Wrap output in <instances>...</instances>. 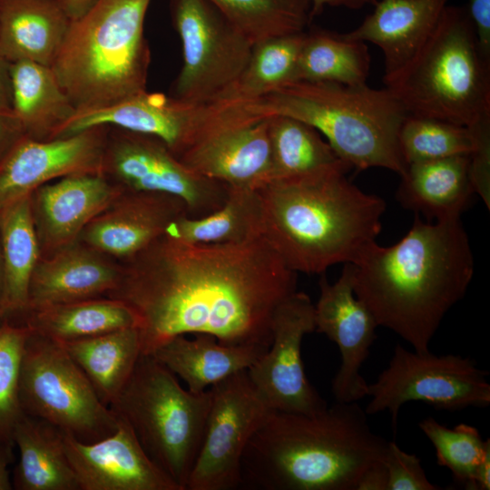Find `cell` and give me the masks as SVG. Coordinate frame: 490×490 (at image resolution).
I'll return each instance as SVG.
<instances>
[{
	"mask_svg": "<svg viewBox=\"0 0 490 490\" xmlns=\"http://www.w3.org/2000/svg\"><path fill=\"white\" fill-rule=\"evenodd\" d=\"M63 441L79 490H180L121 418L113 433L95 442L83 443L64 432Z\"/></svg>",
	"mask_w": 490,
	"mask_h": 490,
	"instance_id": "ac0fdd59",
	"label": "cell"
},
{
	"mask_svg": "<svg viewBox=\"0 0 490 490\" xmlns=\"http://www.w3.org/2000/svg\"><path fill=\"white\" fill-rule=\"evenodd\" d=\"M125 262L107 297L135 314L143 354L175 336L198 333L268 349L275 311L297 291L298 273L262 236L189 243L163 234Z\"/></svg>",
	"mask_w": 490,
	"mask_h": 490,
	"instance_id": "6da1fadb",
	"label": "cell"
},
{
	"mask_svg": "<svg viewBox=\"0 0 490 490\" xmlns=\"http://www.w3.org/2000/svg\"><path fill=\"white\" fill-rule=\"evenodd\" d=\"M108 130L95 126L43 141L24 136L0 161V212L52 180L103 173Z\"/></svg>",
	"mask_w": 490,
	"mask_h": 490,
	"instance_id": "2e32d148",
	"label": "cell"
},
{
	"mask_svg": "<svg viewBox=\"0 0 490 490\" xmlns=\"http://www.w3.org/2000/svg\"><path fill=\"white\" fill-rule=\"evenodd\" d=\"M435 447L437 464L448 468L454 481L475 490V475L485 455L490 451V439H482L478 430L466 424L449 428L428 416L418 424Z\"/></svg>",
	"mask_w": 490,
	"mask_h": 490,
	"instance_id": "74e56055",
	"label": "cell"
},
{
	"mask_svg": "<svg viewBox=\"0 0 490 490\" xmlns=\"http://www.w3.org/2000/svg\"><path fill=\"white\" fill-rule=\"evenodd\" d=\"M19 395L25 415L83 443L100 440L119 426L63 343L32 330L21 359Z\"/></svg>",
	"mask_w": 490,
	"mask_h": 490,
	"instance_id": "9c48e42d",
	"label": "cell"
},
{
	"mask_svg": "<svg viewBox=\"0 0 490 490\" xmlns=\"http://www.w3.org/2000/svg\"><path fill=\"white\" fill-rule=\"evenodd\" d=\"M450 0H377L374 11L354 30L343 34L377 45L388 78L418 52L435 29Z\"/></svg>",
	"mask_w": 490,
	"mask_h": 490,
	"instance_id": "603a6c76",
	"label": "cell"
},
{
	"mask_svg": "<svg viewBox=\"0 0 490 490\" xmlns=\"http://www.w3.org/2000/svg\"><path fill=\"white\" fill-rule=\"evenodd\" d=\"M12 112L25 136L50 140L76 109L50 66L19 61L10 64Z\"/></svg>",
	"mask_w": 490,
	"mask_h": 490,
	"instance_id": "4316f807",
	"label": "cell"
},
{
	"mask_svg": "<svg viewBox=\"0 0 490 490\" xmlns=\"http://www.w3.org/2000/svg\"><path fill=\"white\" fill-rule=\"evenodd\" d=\"M260 216L257 190L229 187L219 209L201 217L181 216L164 234L189 243L240 242L261 236Z\"/></svg>",
	"mask_w": 490,
	"mask_h": 490,
	"instance_id": "d6a6232c",
	"label": "cell"
},
{
	"mask_svg": "<svg viewBox=\"0 0 490 490\" xmlns=\"http://www.w3.org/2000/svg\"><path fill=\"white\" fill-rule=\"evenodd\" d=\"M388 475L382 460L371 464L358 478L355 490H387Z\"/></svg>",
	"mask_w": 490,
	"mask_h": 490,
	"instance_id": "ee69618b",
	"label": "cell"
},
{
	"mask_svg": "<svg viewBox=\"0 0 490 490\" xmlns=\"http://www.w3.org/2000/svg\"><path fill=\"white\" fill-rule=\"evenodd\" d=\"M266 351L257 347L225 345L212 335L198 333L192 339L175 336L151 354L182 379L190 391L199 393L249 369Z\"/></svg>",
	"mask_w": 490,
	"mask_h": 490,
	"instance_id": "484cf974",
	"label": "cell"
},
{
	"mask_svg": "<svg viewBox=\"0 0 490 490\" xmlns=\"http://www.w3.org/2000/svg\"><path fill=\"white\" fill-rule=\"evenodd\" d=\"M310 6V17L319 15L325 6H343L358 10L366 5H375L377 0H307Z\"/></svg>",
	"mask_w": 490,
	"mask_h": 490,
	"instance_id": "bcb514c9",
	"label": "cell"
},
{
	"mask_svg": "<svg viewBox=\"0 0 490 490\" xmlns=\"http://www.w3.org/2000/svg\"><path fill=\"white\" fill-rule=\"evenodd\" d=\"M70 24L59 0H0V54L51 67Z\"/></svg>",
	"mask_w": 490,
	"mask_h": 490,
	"instance_id": "cb8c5ba5",
	"label": "cell"
},
{
	"mask_svg": "<svg viewBox=\"0 0 490 490\" xmlns=\"http://www.w3.org/2000/svg\"><path fill=\"white\" fill-rule=\"evenodd\" d=\"M186 167L231 188L258 190L273 179L267 118L225 128L178 158Z\"/></svg>",
	"mask_w": 490,
	"mask_h": 490,
	"instance_id": "44dd1931",
	"label": "cell"
},
{
	"mask_svg": "<svg viewBox=\"0 0 490 490\" xmlns=\"http://www.w3.org/2000/svg\"><path fill=\"white\" fill-rule=\"evenodd\" d=\"M122 268L98 251L74 242L37 262L24 310L108 295L119 283Z\"/></svg>",
	"mask_w": 490,
	"mask_h": 490,
	"instance_id": "7402d4cb",
	"label": "cell"
},
{
	"mask_svg": "<svg viewBox=\"0 0 490 490\" xmlns=\"http://www.w3.org/2000/svg\"><path fill=\"white\" fill-rule=\"evenodd\" d=\"M3 292V258H2V245H1V237H0V302L2 299Z\"/></svg>",
	"mask_w": 490,
	"mask_h": 490,
	"instance_id": "f907efd6",
	"label": "cell"
},
{
	"mask_svg": "<svg viewBox=\"0 0 490 490\" xmlns=\"http://www.w3.org/2000/svg\"><path fill=\"white\" fill-rule=\"evenodd\" d=\"M10 64L0 54V113H13Z\"/></svg>",
	"mask_w": 490,
	"mask_h": 490,
	"instance_id": "f6af8a7d",
	"label": "cell"
},
{
	"mask_svg": "<svg viewBox=\"0 0 490 490\" xmlns=\"http://www.w3.org/2000/svg\"><path fill=\"white\" fill-rule=\"evenodd\" d=\"M241 103L260 118L285 115L308 123L351 168L378 167L400 176L407 170L398 133L407 113L386 87L296 81Z\"/></svg>",
	"mask_w": 490,
	"mask_h": 490,
	"instance_id": "5b68a950",
	"label": "cell"
},
{
	"mask_svg": "<svg viewBox=\"0 0 490 490\" xmlns=\"http://www.w3.org/2000/svg\"><path fill=\"white\" fill-rule=\"evenodd\" d=\"M152 0H97L71 21L51 66L76 112L146 90L151 50L144 20Z\"/></svg>",
	"mask_w": 490,
	"mask_h": 490,
	"instance_id": "8992f818",
	"label": "cell"
},
{
	"mask_svg": "<svg viewBox=\"0 0 490 490\" xmlns=\"http://www.w3.org/2000/svg\"><path fill=\"white\" fill-rule=\"evenodd\" d=\"M400 177L397 201L427 220L461 218L475 194L469 155L410 163Z\"/></svg>",
	"mask_w": 490,
	"mask_h": 490,
	"instance_id": "d4e9b609",
	"label": "cell"
},
{
	"mask_svg": "<svg viewBox=\"0 0 490 490\" xmlns=\"http://www.w3.org/2000/svg\"><path fill=\"white\" fill-rule=\"evenodd\" d=\"M24 132L13 113H0V161L24 137Z\"/></svg>",
	"mask_w": 490,
	"mask_h": 490,
	"instance_id": "7bdbcfd3",
	"label": "cell"
},
{
	"mask_svg": "<svg viewBox=\"0 0 490 490\" xmlns=\"http://www.w3.org/2000/svg\"><path fill=\"white\" fill-rule=\"evenodd\" d=\"M370 64L367 43L348 39L343 34L314 28L305 31L296 81L364 85Z\"/></svg>",
	"mask_w": 490,
	"mask_h": 490,
	"instance_id": "1f68e13d",
	"label": "cell"
},
{
	"mask_svg": "<svg viewBox=\"0 0 490 490\" xmlns=\"http://www.w3.org/2000/svg\"><path fill=\"white\" fill-rule=\"evenodd\" d=\"M475 146L469 155V177L475 194L490 209V116L468 126Z\"/></svg>",
	"mask_w": 490,
	"mask_h": 490,
	"instance_id": "60d3db41",
	"label": "cell"
},
{
	"mask_svg": "<svg viewBox=\"0 0 490 490\" xmlns=\"http://www.w3.org/2000/svg\"><path fill=\"white\" fill-rule=\"evenodd\" d=\"M14 442L19 450V462L14 471L13 488L79 490L62 430L24 414L15 426Z\"/></svg>",
	"mask_w": 490,
	"mask_h": 490,
	"instance_id": "83f0119b",
	"label": "cell"
},
{
	"mask_svg": "<svg viewBox=\"0 0 490 490\" xmlns=\"http://www.w3.org/2000/svg\"><path fill=\"white\" fill-rule=\"evenodd\" d=\"M31 195L20 199L0 212L3 258L1 318L22 314L26 309L30 280L40 260L41 248Z\"/></svg>",
	"mask_w": 490,
	"mask_h": 490,
	"instance_id": "f1b7e54d",
	"label": "cell"
},
{
	"mask_svg": "<svg viewBox=\"0 0 490 490\" xmlns=\"http://www.w3.org/2000/svg\"><path fill=\"white\" fill-rule=\"evenodd\" d=\"M479 50L490 61V0H469L466 7Z\"/></svg>",
	"mask_w": 490,
	"mask_h": 490,
	"instance_id": "b9f144b4",
	"label": "cell"
},
{
	"mask_svg": "<svg viewBox=\"0 0 490 490\" xmlns=\"http://www.w3.org/2000/svg\"><path fill=\"white\" fill-rule=\"evenodd\" d=\"M62 343L108 407L125 386L142 355L136 327Z\"/></svg>",
	"mask_w": 490,
	"mask_h": 490,
	"instance_id": "f546056e",
	"label": "cell"
},
{
	"mask_svg": "<svg viewBox=\"0 0 490 490\" xmlns=\"http://www.w3.org/2000/svg\"><path fill=\"white\" fill-rule=\"evenodd\" d=\"M273 179L315 172L348 165L312 126L285 115L267 117ZM349 166V165H348Z\"/></svg>",
	"mask_w": 490,
	"mask_h": 490,
	"instance_id": "836d02e7",
	"label": "cell"
},
{
	"mask_svg": "<svg viewBox=\"0 0 490 490\" xmlns=\"http://www.w3.org/2000/svg\"><path fill=\"white\" fill-rule=\"evenodd\" d=\"M189 215L178 197L124 190L93 219L79 237L98 252L126 261L165 233L177 218Z\"/></svg>",
	"mask_w": 490,
	"mask_h": 490,
	"instance_id": "d6986e66",
	"label": "cell"
},
{
	"mask_svg": "<svg viewBox=\"0 0 490 490\" xmlns=\"http://www.w3.org/2000/svg\"><path fill=\"white\" fill-rule=\"evenodd\" d=\"M210 391L204 436L186 490L238 489L244 450L274 409L251 382L248 369L214 384Z\"/></svg>",
	"mask_w": 490,
	"mask_h": 490,
	"instance_id": "4fadbf2b",
	"label": "cell"
},
{
	"mask_svg": "<svg viewBox=\"0 0 490 490\" xmlns=\"http://www.w3.org/2000/svg\"><path fill=\"white\" fill-rule=\"evenodd\" d=\"M304 36L305 31L253 43L246 67L222 100L251 101L295 82Z\"/></svg>",
	"mask_w": 490,
	"mask_h": 490,
	"instance_id": "e575fe53",
	"label": "cell"
},
{
	"mask_svg": "<svg viewBox=\"0 0 490 490\" xmlns=\"http://www.w3.org/2000/svg\"><path fill=\"white\" fill-rule=\"evenodd\" d=\"M252 43L306 31L307 0H208Z\"/></svg>",
	"mask_w": 490,
	"mask_h": 490,
	"instance_id": "d590c367",
	"label": "cell"
},
{
	"mask_svg": "<svg viewBox=\"0 0 490 490\" xmlns=\"http://www.w3.org/2000/svg\"><path fill=\"white\" fill-rule=\"evenodd\" d=\"M353 266V290L378 327L390 329L418 353L472 281L475 263L460 218L424 222L415 213L397 243L370 244Z\"/></svg>",
	"mask_w": 490,
	"mask_h": 490,
	"instance_id": "7a4b0ae2",
	"label": "cell"
},
{
	"mask_svg": "<svg viewBox=\"0 0 490 490\" xmlns=\"http://www.w3.org/2000/svg\"><path fill=\"white\" fill-rule=\"evenodd\" d=\"M488 375L470 358L418 353L397 344L388 366L368 384L367 397L371 399L365 411L375 415L387 410L396 431L399 410L407 402L421 401L448 411L487 407Z\"/></svg>",
	"mask_w": 490,
	"mask_h": 490,
	"instance_id": "30bf717a",
	"label": "cell"
},
{
	"mask_svg": "<svg viewBox=\"0 0 490 490\" xmlns=\"http://www.w3.org/2000/svg\"><path fill=\"white\" fill-rule=\"evenodd\" d=\"M71 21L84 15L97 0H59Z\"/></svg>",
	"mask_w": 490,
	"mask_h": 490,
	"instance_id": "c3c4849f",
	"label": "cell"
},
{
	"mask_svg": "<svg viewBox=\"0 0 490 490\" xmlns=\"http://www.w3.org/2000/svg\"><path fill=\"white\" fill-rule=\"evenodd\" d=\"M3 318H0V321L2 320Z\"/></svg>",
	"mask_w": 490,
	"mask_h": 490,
	"instance_id": "816d5d0a",
	"label": "cell"
},
{
	"mask_svg": "<svg viewBox=\"0 0 490 490\" xmlns=\"http://www.w3.org/2000/svg\"><path fill=\"white\" fill-rule=\"evenodd\" d=\"M490 489V451H488L479 466L475 475V490Z\"/></svg>",
	"mask_w": 490,
	"mask_h": 490,
	"instance_id": "681fc988",
	"label": "cell"
},
{
	"mask_svg": "<svg viewBox=\"0 0 490 490\" xmlns=\"http://www.w3.org/2000/svg\"><path fill=\"white\" fill-rule=\"evenodd\" d=\"M123 191L103 173L72 174L37 188L31 200L40 248L55 252L74 242Z\"/></svg>",
	"mask_w": 490,
	"mask_h": 490,
	"instance_id": "ffe728a7",
	"label": "cell"
},
{
	"mask_svg": "<svg viewBox=\"0 0 490 490\" xmlns=\"http://www.w3.org/2000/svg\"><path fill=\"white\" fill-rule=\"evenodd\" d=\"M210 405V388L199 393L183 388L152 354L142 353L109 407L129 425L148 457L180 490H186Z\"/></svg>",
	"mask_w": 490,
	"mask_h": 490,
	"instance_id": "ba28073f",
	"label": "cell"
},
{
	"mask_svg": "<svg viewBox=\"0 0 490 490\" xmlns=\"http://www.w3.org/2000/svg\"><path fill=\"white\" fill-rule=\"evenodd\" d=\"M31 329L24 324L0 321V444H12L15 426L24 415L19 376L24 344Z\"/></svg>",
	"mask_w": 490,
	"mask_h": 490,
	"instance_id": "f35d334b",
	"label": "cell"
},
{
	"mask_svg": "<svg viewBox=\"0 0 490 490\" xmlns=\"http://www.w3.org/2000/svg\"><path fill=\"white\" fill-rule=\"evenodd\" d=\"M387 442L358 402L336 401L310 415L274 410L244 450L240 488L355 490Z\"/></svg>",
	"mask_w": 490,
	"mask_h": 490,
	"instance_id": "277c9868",
	"label": "cell"
},
{
	"mask_svg": "<svg viewBox=\"0 0 490 490\" xmlns=\"http://www.w3.org/2000/svg\"><path fill=\"white\" fill-rule=\"evenodd\" d=\"M183 64L172 96L192 103L222 100L237 82L253 43L208 0H171Z\"/></svg>",
	"mask_w": 490,
	"mask_h": 490,
	"instance_id": "8fae6325",
	"label": "cell"
},
{
	"mask_svg": "<svg viewBox=\"0 0 490 490\" xmlns=\"http://www.w3.org/2000/svg\"><path fill=\"white\" fill-rule=\"evenodd\" d=\"M383 462L388 475L387 490H438L426 475L419 457L403 451L396 442L388 441Z\"/></svg>",
	"mask_w": 490,
	"mask_h": 490,
	"instance_id": "ab89813d",
	"label": "cell"
},
{
	"mask_svg": "<svg viewBox=\"0 0 490 490\" xmlns=\"http://www.w3.org/2000/svg\"><path fill=\"white\" fill-rule=\"evenodd\" d=\"M398 143L407 165L456 155H470L475 139L467 126L407 114L403 121Z\"/></svg>",
	"mask_w": 490,
	"mask_h": 490,
	"instance_id": "8d00e7d4",
	"label": "cell"
},
{
	"mask_svg": "<svg viewBox=\"0 0 490 490\" xmlns=\"http://www.w3.org/2000/svg\"><path fill=\"white\" fill-rule=\"evenodd\" d=\"M348 165L272 179L257 190L260 235L292 271L355 263L381 231L386 201L348 178Z\"/></svg>",
	"mask_w": 490,
	"mask_h": 490,
	"instance_id": "3957f363",
	"label": "cell"
},
{
	"mask_svg": "<svg viewBox=\"0 0 490 490\" xmlns=\"http://www.w3.org/2000/svg\"><path fill=\"white\" fill-rule=\"evenodd\" d=\"M103 173L122 189L181 199L191 217L219 209L229 186L186 167L158 138L109 126Z\"/></svg>",
	"mask_w": 490,
	"mask_h": 490,
	"instance_id": "5bb4252c",
	"label": "cell"
},
{
	"mask_svg": "<svg viewBox=\"0 0 490 490\" xmlns=\"http://www.w3.org/2000/svg\"><path fill=\"white\" fill-rule=\"evenodd\" d=\"M315 329L314 304L306 293L295 291L276 309L270 346L248 369L272 409L310 415L328 407L308 380L301 358L302 340Z\"/></svg>",
	"mask_w": 490,
	"mask_h": 490,
	"instance_id": "9a60e30c",
	"label": "cell"
},
{
	"mask_svg": "<svg viewBox=\"0 0 490 490\" xmlns=\"http://www.w3.org/2000/svg\"><path fill=\"white\" fill-rule=\"evenodd\" d=\"M14 446L12 444H0V490L13 489L8 466L14 459Z\"/></svg>",
	"mask_w": 490,
	"mask_h": 490,
	"instance_id": "7dc6e473",
	"label": "cell"
},
{
	"mask_svg": "<svg viewBox=\"0 0 490 490\" xmlns=\"http://www.w3.org/2000/svg\"><path fill=\"white\" fill-rule=\"evenodd\" d=\"M253 118L238 101L192 103L145 90L107 107L76 112L55 138L113 126L154 136L179 158L218 132Z\"/></svg>",
	"mask_w": 490,
	"mask_h": 490,
	"instance_id": "7c38bea8",
	"label": "cell"
},
{
	"mask_svg": "<svg viewBox=\"0 0 490 490\" xmlns=\"http://www.w3.org/2000/svg\"><path fill=\"white\" fill-rule=\"evenodd\" d=\"M22 314L23 324L32 331L61 342L137 328L132 310L122 301L109 297L29 309Z\"/></svg>",
	"mask_w": 490,
	"mask_h": 490,
	"instance_id": "4dcf8cb0",
	"label": "cell"
},
{
	"mask_svg": "<svg viewBox=\"0 0 490 490\" xmlns=\"http://www.w3.org/2000/svg\"><path fill=\"white\" fill-rule=\"evenodd\" d=\"M319 296L316 304L315 331L324 334L338 348L340 366L331 391L338 402H358L367 397L368 384L360 374L377 338L378 327L368 309L353 290V266L345 263L334 283L325 273L318 280Z\"/></svg>",
	"mask_w": 490,
	"mask_h": 490,
	"instance_id": "e0dca14e",
	"label": "cell"
},
{
	"mask_svg": "<svg viewBox=\"0 0 490 490\" xmlns=\"http://www.w3.org/2000/svg\"><path fill=\"white\" fill-rule=\"evenodd\" d=\"M383 81L409 115L467 127L490 116V61L466 7L446 5L415 56Z\"/></svg>",
	"mask_w": 490,
	"mask_h": 490,
	"instance_id": "52a82bcc",
	"label": "cell"
}]
</instances>
